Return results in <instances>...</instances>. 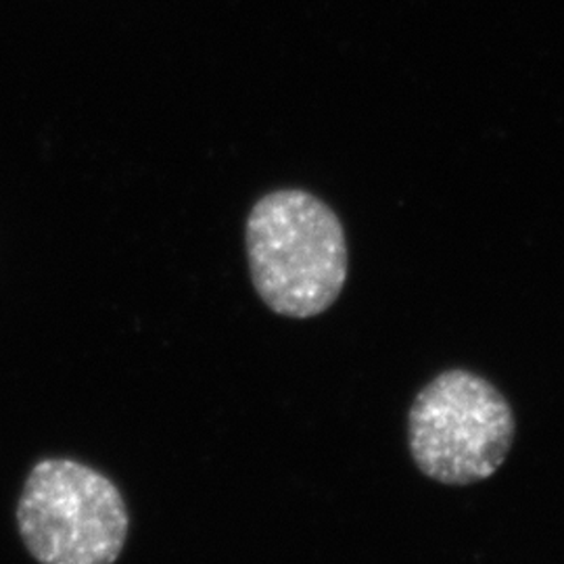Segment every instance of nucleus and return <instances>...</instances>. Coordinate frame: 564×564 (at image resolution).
I'll return each instance as SVG.
<instances>
[{
    "mask_svg": "<svg viewBox=\"0 0 564 564\" xmlns=\"http://www.w3.org/2000/svg\"><path fill=\"white\" fill-rule=\"evenodd\" d=\"M245 247L251 282L279 316L314 318L339 300L347 239L330 205L302 188L263 195L249 212Z\"/></svg>",
    "mask_w": 564,
    "mask_h": 564,
    "instance_id": "obj_1",
    "label": "nucleus"
},
{
    "mask_svg": "<svg viewBox=\"0 0 564 564\" xmlns=\"http://www.w3.org/2000/svg\"><path fill=\"white\" fill-rule=\"evenodd\" d=\"M15 519L21 542L39 564H113L130 529L120 487L74 458L32 466Z\"/></svg>",
    "mask_w": 564,
    "mask_h": 564,
    "instance_id": "obj_2",
    "label": "nucleus"
},
{
    "mask_svg": "<svg viewBox=\"0 0 564 564\" xmlns=\"http://www.w3.org/2000/svg\"><path fill=\"white\" fill-rule=\"evenodd\" d=\"M514 440L505 395L484 377L447 370L416 395L408 414V445L421 473L444 485L491 477Z\"/></svg>",
    "mask_w": 564,
    "mask_h": 564,
    "instance_id": "obj_3",
    "label": "nucleus"
}]
</instances>
